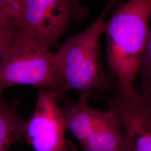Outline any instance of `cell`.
<instances>
[{
    "instance_id": "6da1fadb",
    "label": "cell",
    "mask_w": 151,
    "mask_h": 151,
    "mask_svg": "<svg viewBox=\"0 0 151 151\" xmlns=\"http://www.w3.org/2000/svg\"><path fill=\"white\" fill-rule=\"evenodd\" d=\"M118 5L103 24L109 75L116 81L120 91L134 96L138 93L134 84L146 44L151 0H129Z\"/></svg>"
},
{
    "instance_id": "7a4b0ae2",
    "label": "cell",
    "mask_w": 151,
    "mask_h": 151,
    "mask_svg": "<svg viewBox=\"0 0 151 151\" xmlns=\"http://www.w3.org/2000/svg\"><path fill=\"white\" fill-rule=\"evenodd\" d=\"M121 1L109 0L97 20L68 39L55 53L65 94L74 90L80 93V97L90 99L95 90L106 93L116 90V81L104 72L100 40L106 17Z\"/></svg>"
},
{
    "instance_id": "3957f363",
    "label": "cell",
    "mask_w": 151,
    "mask_h": 151,
    "mask_svg": "<svg viewBox=\"0 0 151 151\" xmlns=\"http://www.w3.org/2000/svg\"><path fill=\"white\" fill-rule=\"evenodd\" d=\"M72 18L68 0H20L12 18L14 43L49 50L58 42Z\"/></svg>"
},
{
    "instance_id": "277c9868",
    "label": "cell",
    "mask_w": 151,
    "mask_h": 151,
    "mask_svg": "<svg viewBox=\"0 0 151 151\" xmlns=\"http://www.w3.org/2000/svg\"><path fill=\"white\" fill-rule=\"evenodd\" d=\"M16 85H32L63 95L55 53L49 50L22 47L14 43L0 60V92Z\"/></svg>"
},
{
    "instance_id": "5b68a950",
    "label": "cell",
    "mask_w": 151,
    "mask_h": 151,
    "mask_svg": "<svg viewBox=\"0 0 151 151\" xmlns=\"http://www.w3.org/2000/svg\"><path fill=\"white\" fill-rule=\"evenodd\" d=\"M54 92L39 88L36 107L28 119L24 137L34 151H70L65 139L67 127Z\"/></svg>"
},
{
    "instance_id": "8992f818",
    "label": "cell",
    "mask_w": 151,
    "mask_h": 151,
    "mask_svg": "<svg viewBox=\"0 0 151 151\" xmlns=\"http://www.w3.org/2000/svg\"><path fill=\"white\" fill-rule=\"evenodd\" d=\"M114 92L106 104L124 130L131 151H151V95L127 96L117 88Z\"/></svg>"
},
{
    "instance_id": "52a82bcc",
    "label": "cell",
    "mask_w": 151,
    "mask_h": 151,
    "mask_svg": "<svg viewBox=\"0 0 151 151\" xmlns=\"http://www.w3.org/2000/svg\"><path fill=\"white\" fill-rule=\"evenodd\" d=\"M89 99L80 97L77 103L68 104L60 108L67 127L80 145L90 137L105 117L106 111L92 108Z\"/></svg>"
},
{
    "instance_id": "ba28073f",
    "label": "cell",
    "mask_w": 151,
    "mask_h": 151,
    "mask_svg": "<svg viewBox=\"0 0 151 151\" xmlns=\"http://www.w3.org/2000/svg\"><path fill=\"white\" fill-rule=\"evenodd\" d=\"M81 146L83 151H131L128 140L110 110Z\"/></svg>"
},
{
    "instance_id": "9c48e42d",
    "label": "cell",
    "mask_w": 151,
    "mask_h": 151,
    "mask_svg": "<svg viewBox=\"0 0 151 151\" xmlns=\"http://www.w3.org/2000/svg\"><path fill=\"white\" fill-rule=\"evenodd\" d=\"M0 92V151H7L12 144L24 137L28 119L7 105Z\"/></svg>"
},
{
    "instance_id": "30bf717a",
    "label": "cell",
    "mask_w": 151,
    "mask_h": 151,
    "mask_svg": "<svg viewBox=\"0 0 151 151\" xmlns=\"http://www.w3.org/2000/svg\"><path fill=\"white\" fill-rule=\"evenodd\" d=\"M138 74L140 92L151 95V10L148 18V30Z\"/></svg>"
},
{
    "instance_id": "8fae6325",
    "label": "cell",
    "mask_w": 151,
    "mask_h": 151,
    "mask_svg": "<svg viewBox=\"0 0 151 151\" xmlns=\"http://www.w3.org/2000/svg\"><path fill=\"white\" fill-rule=\"evenodd\" d=\"M14 41L12 29L0 28V60L11 47Z\"/></svg>"
},
{
    "instance_id": "7c38bea8",
    "label": "cell",
    "mask_w": 151,
    "mask_h": 151,
    "mask_svg": "<svg viewBox=\"0 0 151 151\" xmlns=\"http://www.w3.org/2000/svg\"><path fill=\"white\" fill-rule=\"evenodd\" d=\"M72 17L76 21L82 22L85 21L88 15L90 10L88 7L80 4V0H68Z\"/></svg>"
},
{
    "instance_id": "4fadbf2b",
    "label": "cell",
    "mask_w": 151,
    "mask_h": 151,
    "mask_svg": "<svg viewBox=\"0 0 151 151\" xmlns=\"http://www.w3.org/2000/svg\"><path fill=\"white\" fill-rule=\"evenodd\" d=\"M20 0H0V2L4 9L12 17L18 9Z\"/></svg>"
},
{
    "instance_id": "5bb4252c",
    "label": "cell",
    "mask_w": 151,
    "mask_h": 151,
    "mask_svg": "<svg viewBox=\"0 0 151 151\" xmlns=\"http://www.w3.org/2000/svg\"><path fill=\"white\" fill-rule=\"evenodd\" d=\"M0 28L13 29V24L11 16L4 9L0 2Z\"/></svg>"
}]
</instances>
